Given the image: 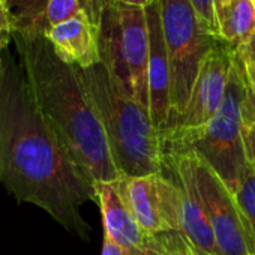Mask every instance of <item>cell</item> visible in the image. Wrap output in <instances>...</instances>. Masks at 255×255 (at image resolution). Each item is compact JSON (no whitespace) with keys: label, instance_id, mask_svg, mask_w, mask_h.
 <instances>
[{"label":"cell","instance_id":"obj_1","mask_svg":"<svg viewBox=\"0 0 255 255\" xmlns=\"http://www.w3.org/2000/svg\"><path fill=\"white\" fill-rule=\"evenodd\" d=\"M0 77V182L18 200L45 210L69 233L87 239L80 213L96 201L95 185L77 165L41 114L24 69L2 50Z\"/></svg>","mask_w":255,"mask_h":255},{"label":"cell","instance_id":"obj_2","mask_svg":"<svg viewBox=\"0 0 255 255\" xmlns=\"http://www.w3.org/2000/svg\"><path fill=\"white\" fill-rule=\"evenodd\" d=\"M12 42L41 114L77 165L93 185L116 182L120 173L78 68L63 62L44 35L14 30Z\"/></svg>","mask_w":255,"mask_h":255},{"label":"cell","instance_id":"obj_3","mask_svg":"<svg viewBox=\"0 0 255 255\" xmlns=\"http://www.w3.org/2000/svg\"><path fill=\"white\" fill-rule=\"evenodd\" d=\"M78 72L101 120L119 173L132 177L162 173L161 134L149 110L126 96L113 83L102 63L87 69L78 68Z\"/></svg>","mask_w":255,"mask_h":255},{"label":"cell","instance_id":"obj_4","mask_svg":"<svg viewBox=\"0 0 255 255\" xmlns=\"http://www.w3.org/2000/svg\"><path fill=\"white\" fill-rule=\"evenodd\" d=\"M245 95V74L237 50H234L225 99L218 114L197 129L168 131L162 134V153H197L234 194L239 180L248 167V156L243 141L245 123L242 116Z\"/></svg>","mask_w":255,"mask_h":255},{"label":"cell","instance_id":"obj_5","mask_svg":"<svg viewBox=\"0 0 255 255\" xmlns=\"http://www.w3.org/2000/svg\"><path fill=\"white\" fill-rule=\"evenodd\" d=\"M101 63L113 83L149 110L150 35L146 9L111 3L98 20Z\"/></svg>","mask_w":255,"mask_h":255},{"label":"cell","instance_id":"obj_6","mask_svg":"<svg viewBox=\"0 0 255 255\" xmlns=\"http://www.w3.org/2000/svg\"><path fill=\"white\" fill-rule=\"evenodd\" d=\"M159 12L171 72L170 131L183 116L200 69L219 39L204 24L191 0H159Z\"/></svg>","mask_w":255,"mask_h":255},{"label":"cell","instance_id":"obj_7","mask_svg":"<svg viewBox=\"0 0 255 255\" xmlns=\"http://www.w3.org/2000/svg\"><path fill=\"white\" fill-rule=\"evenodd\" d=\"M162 165L171 167L195 189L212 225L219 255H255V245L233 191L197 153H162Z\"/></svg>","mask_w":255,"mask_h":255},{"label":"cell","instance_id":"obj_8","mask_svg":"<svg viewBox=\"0 0 255 255\" xmlns=\"http://www.w3.org/2000/svg\"><path fill=\"white\" fill-rule=\"evenodd\" d=\"M114 185L147 234L158 237L182 233L179 188L171 174L156 173L140 177L120 174Z\"/></svg>","mask_w":255,"mask_h":255},{"label":"cell","instance_id":"obj_9","mask_svg":"<svg viewBox=\"0 0 255 255\" xmlns=\"http://www.w3.org/2000/svg\"><path fill=\"white\" fill-rule=\"evenodd\" d=\"M233 59L234 48L218 41L200 69L183 116L170 131L197 129L218 114L225 99Z\"/></svg>","mask_w":255,"mask_h":255},{"label":"cell","instance_id":"obj_10","mask_svg":"<svg viewBox=\"0 0 255 255\" xmlns=\"http://www.w3.org/2000/svg\"><path fill=\"white\" fill-rule=\"evenodd\" d=\"M96 203L99 204L104 234L131 254H161L162 246L158 237L147 234L129 207L119 194L114 182L95 183Z\"/></svg>","mask_w":255,"mask_h":255},{"label":"cell","instance_id":"obj_11","mask_svg":"<svg viewBox=\"0 0 255 255\" xmlns=\"http://www.w3.org/2000/svg\"><path fill=\"white\" fill-rule=\"evenodd\" d=\"M149 35H150V56L147 71L149 87V114L162 135L168 129L170 120V92H171V72L168 54L164 42L159 0L146 8Z\"/></svg>","mask_w":255,"mask_h":255},{"label":"cell","instance_id":"obj_12","mask_svg":"<svg viewBox=\"0 0 255 255\" xmlns=\"http://www.w3.org/2000/svg\"><path fill=\"white\" fill-rule=\"evenodd\" d=\"M44 36L54 53L69 65L87 69L101 63L99 24L89 12H81L48 29Z\"/></svg>","mask_w":255,"mask_h":255},{"label":"cell","instance_id":"obj_13","mask_svg":"<svg viewBox=\"0 0 255 255\" xmlns=\"http://www.w3.org/2000/svg\"><path fill=\"white\" fill-rule=\"evenodd\" d=\"M177 183L179 188V212H180V231L191 248L200 255H219L216 239L203 204L191 186V183L176 173L171 167L162 165Z\"/></svg>","mask_w":255,"mask_h":255},{"label":"cell","instance_id":"obj_14","mask_svg":"<svg viewBox=\"0 0 255 255\" xmlns=\"http://www.w3.org/2000/svg\"><path fill=\"white\" fill-rule=\"evenodd\" d=\"M213 29L219 41L237 50L255 36V5L252 0H215Z\"/></svg>","mask_w":255,"mask_h":255},{"label":"cell","instance_id":"obj_15","mask_svg":"<svg viewBox=\"0 0 255 255\" xmlns=\"http://www.w3.org/2000/svg\"><path fill=\"white\" fill-rule=\"evenodd\" d=\"M14 20V30L41 33V23L48 0H6Z\"/></svg>","mask_w":255,"mask_h":255},{"label":"cell","instance_id":"obj_16","mask_svg":"<svg viewBox=\"0 0 255 255\" xmlns=\"http://www.w3.org/2000/svg\"><path fill=\"white\" fill-rule=\"evenodd\" d=\"M81 12H89L95 18L92 0H48L41 23V33L45 35L48 29L71 20Z\"/></svg>","mask_w":255,"mask_h":255},{"label":"cell","instance_id":"obj_17","mask_svg":"<svg viewBox=\"0 0 255 255\" xmlns=\"http://www.w3.org/2000/svg\"><path fill=\"white\" fill-rule=\"evenodd\" d=\"M234 197L248 225L251 239L255 245V171L252 170L249 162L239 180Z\"/></svg>","mask_w":255,"mask_h":255},{"label":"cell","instance_id":"obj_18","mask_svg":"<svg viewBox=\"0 0 255 255\" xmlns=\"http://www.w3.org/2000/svg\"><path fill=\"white\" fill-rule=\"evenodd\" d=\"M237 54L243 68L245 83H246V95L243 101V123L245 125H255V65L245 51L243 47L237 48Z\"/></svg>","mask_w":255,"mask_h":255},{"label":"cell","instance_id":"obj_19","mask_svg":"<svg viewBox=\"0 0 255 255\" xmlns=\"http://www.w3.org/2000/svg\"><path fill=\"white\" fill-rule=\"evenodd\" d=\"M158 239L162 246V255H194V249L182 236V233L162 234L158 236Z\"/></svg>","mask_w":255,"mask_h":255},{"label":"cell","instance_id":"obj_20","mask_svg":"<svg viewBox=\"0 0 255 255\" xmlns=\"http://www.w3.org/2000/svg\"><path fill=\"white\" fill-rule=\"evenodd\" d=\"M14 20L6 0H0V50H6L12 41Z\"/></svg>","mask_w":255,"mask_h":255},{"label":"cell","instance_id":"obj_21","mask_svg":"<svg viewBox=\"0 0 255 255\" xmlns=\"http://www.w3.org/2000/svg\"><path fill=\"white\" fill-rule=\"evenodd\" d=\"M191 2H192L195 11L198 12V15L201 17V20L204 21V24L215 35V29H213V3H215V0H191Z\"/></svg>","mask_w":255,"mask_h":255},{"label":"cell","instance_id":"obj_22","mask_svg":"<svg viewBox=\"0 0 255 255\" xmlns=\"http://www.w3.org/2000/svg\"><path fill=\"white\" fill-rule=\"evenodd\" d=\"M243 141H245L248 162L251 164L252 170L255 171V125L243 126Z\"/></svg>","mask_w":255,"mask_h":255},{"label":"cell","instance_id":"obj_23","mask_svg":"<svg viewBox=\"0 0 255 255\" xmlns=\"http://www.w3.org/2000/svg\"><path fill=\"white\" fill-rule=\"evenodd\" d=\"M116 3L120 5H126V6H135V8H149L150 5H153L156 0H114Z\"/></svg>","mask_w":255,"mask_h":255},{"label":"cell","instance_id":"obj_24","mask_svg":"<svg viewBox=\"0 0 255 255\" xmlns=\"http://www.w3.org/2000/svg\"><path fill=\"white\" fill-rule=\"evenodd\" d=\"M111 3H114V0H92V5H93V15H95V20L98 21L99 20V15L101 12L110 6Z\"/></svg>","mask_w":255,"mask_h":255},{"label":"cell","instance_id":"obj_25","mask_svg":"<svg viewBox=\"0 0 255 255\" xmlns=\"http://www.w3.org/2000/svg\"><path fill=\"white\" fill-rule=\"evenodd\" d=\"M243 48H245V51L248 53V56L251 57V60L254 62V65H255V36H254L246 45H243Z\"/></svg>","mask_w":255,"mask_h":255},{"label":"cell","instance_id":"obj_26","mask_svg":"<svg viewBox=\"0 0 255 255\" xmlns=\"http://www.w3.org/2000/svg\"><path fill=\"white\" fill-rule=\"evenodd\" d=\"M2 72H3V59L0 56V77H2Z\"/></svg>","mask_w":255,"mask_h":255},{"label":"cell","instance_id":"obj_27","mask_svg":"<svg viewBox=\"0 0 255 255\" xmlns=\"http://www.w3.org/2000/svg\"><path fill=\"white\" fill-rule=\"evenodd\" d=\"M194 255H200V254H198V252H195V251H194Z\"/></svg>","mask_w":255,"mask_h":255},{"label":"cell","instance_id":"obj_28","mask_svg":"<svg viewBox=\"0 0 255 255\" xmlns=\"http://www.w3.org/2000/svg\"><path fill=\"white\" fill-rule=\"evenodd\" d=\"M252 2H254V5H255V0H252Z\"/></svg>","mask_w":255,"mask_h":255}]
</instances>
